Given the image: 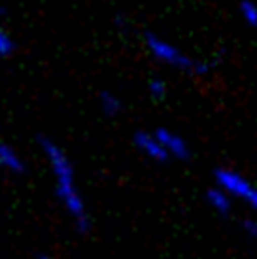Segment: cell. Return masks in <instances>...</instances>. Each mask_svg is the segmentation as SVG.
<instances>
[{"instance_id":"obj_1","label":"cell","mask_w":257,"mask_h":259,"mask_svg":"<svg viewBox=\"0 0 257 259\" xmlns=\"http://www.w3.org/2000/svg\"><path fill=\"white\" fill-rule=\"evenodd\" d=\"M40 148H42L44 157L50 165L55 195H57L59 202L63 204L64 212L76 225V229L89 231L91 214H89L87 202L83 199V193L79 189L76 168H74V163L70 161L68 153L51 138H40Z\"/></svg>"},{"instance_id":"obj_2","label":"cell","mask_w":257,"mask_h":259,"mask_svg":"<svg viewBox=\"0 0 257 259\" xmlns=\"http://www.w3.org/2000/svg\"><path fill=\"white\" fill-rule=\"evenodd\" d=\"M144 44L146 50L150 51V55L155 61H159L161 65L180 70L186 74H204L208 70V65L202 59H195L184 50H180L176 44H172L170 40L159 36V34H146L144 36Z\"/></svg>"},{"instance_id":"obj_3","label":"cell","mask_w":257,"mask_h":259,"mask_svg":"<svg viewBox=\"0 0 257 259\" xmlns=\"http://www.w3.org/2000/svg\"><path fill=\"white\" fill-rule=\"evenodd\" d=\"M214 182L216 186H220L225 189L235 202H242L244 206L253 212V216L257 218V184L244 176L242 172H238L235 168H218L214 172Z\"/></svg>"},{"instance_id":"obj_4","label":"cell","mask_w":257,"mask_h":259,"mask_svg":"<svg viewBox=\"0 0 257 259\" xmlns=\"http://www.w3.org/2000/svg\"><path fill=\"white\" fill-rule=\"evenodd\" d=\"M133 144L135 148L144 157H148L150 161H155V163H164V161H170L166 151H164L161 140L157 138L155 131H138L135 133V138H133Z\"/></svg>"},{"instance_id":"obj_5","label":"cell","mask_w":257,"mask_h":259,"mask_svg":"<svg viewBox=\"0 0 257 259\" xmlns=\"http://www.w3.org/2000/svg\"><path fill=\"white\" fill-rule=\"evenodd\" d=\"M155 135L161 140L164 151L168 159H174V161H186L189 155H191V148L187 144V140L180 133L172 129H166V127H159L155 129Z\"/></svg>"},{"instance_id":"obj_6","label":"cell","mask_w":257,"mask_h":259,"mask_svg":"<svg viewBox=\"0 0 257 259\" xmlns=\"http://www.w3.org/2000/svg\"><path fill=\"white\" fill-rule=\"evenodd\" d=\"M206 202L208 206L214 210V212H218L220 216H229L231 214V210H233V204H235V201H233V197L225 191V189H222L220 186L210 187L206 191Z\"/></svg>"},{"instance_id":"obj_7","label":"cell","mask_w":257,"mask_h":259,"mask_svg":"<svg viewBox=\"0 0 257 259\" xmlns=\"http://www.w3.org/2000/svg\"><path fill=\"white\" fill-rule=\"evenodd\" d=\"M0 168H4L8 172H23L25 168L21 155L4 142H0Z\"/></svg>"},{"instance_id":"obj_8","label":"cell","mask_w":257,"mask_h":259,"mask_svg":"<svg viewBox=\"0 0 257 259\" xmlns=\"http://www.w3.org/2000/svg\"><path fill=\"white\" fill-rule=\"evenodd\" d=\"M99 106L100 112L108 117H115V115L121 114L123 110V101L112 91H100L99 95Z\"/></svg>"},{"instance_id":"obj_9","label":"cell","mask_w":257,"mask_h":259,"mask_svg":"<svg viewBox=\"0 0 257 259\" xmlns=\"http://www.w3.org/2000/svg\"><path fill=\"white\" fill-rule=\"evenodd\" d=\"M238 12H240V17H242V21L246 23V25L257 27V4L255 2L244 0V2H240Z\"/></svg>"},{"instance_id":"obj_10","label":"cell","mask_w":257,"mask_h":259,"mask_svg":"<svg viewBox=\"0 0 257 259\" xmlns=\"http://www.w3.org/2000/svg\"><path fill=\"white\" fill-rule=\"evenodd\" d=\"M148 93L153 101H163L166 93H168V85L163 78H151L148 81Z\"/></svg>"},{"instance_id":"obj_11","label":"cell","mask_w":257,"mask_h":259,"mask_svg":"<svg viewBox=\"0 0 257 259\" xmlns=\"http://www.w3.org/2000/svg\"><path fill=\"white\" fill-rule=\"evenodd\" d=\"M14 51V40L0 29V55H8Z\"/></svg>"},{"instance_id":"obj_12","label":"cell","mask_w":257,"mask_h":259,"mask_svg":"<svg viewBox=\"0 0 257 259\" xmlns=\"http://www.w3.org/2000/svg\"><path fill=\"white\" fill-rule=\"evenodd\" d=\"M244 231H246V235L250 237L251 242L257 246V218L246 220V222H244Z\"/></svg>"},{"instance_id":"obj_13","label":"cell","mask_w":257,"mask_h":259,"mask_svg":"<svg viewBox=\"0 0 257 259\" xmlns=\"http://www.w3.org/2000/svg\"><path fill=\"white\" fill-rule=\"evenodd\" d=\"M36 259H53L50 255V253H38V255H36Z\"/></svg>"}]
</instances>
